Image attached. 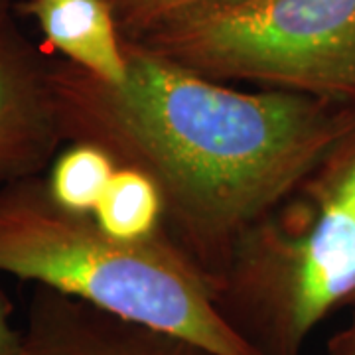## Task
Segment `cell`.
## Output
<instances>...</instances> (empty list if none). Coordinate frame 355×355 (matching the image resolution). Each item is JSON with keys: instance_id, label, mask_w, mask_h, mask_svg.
Here are the masks:
<instances>
[{"instance_id": "cell-1", "label": "cell", "mask_w": 355, "mask_h": 355, "mask_svg": "<svg viewBox=\"0 0 355 355\" xmlns=\"http://www.w3.org/2000/svg\"><path fill=\"white\" fill-rule=\"evenodd\" d=\"M128 73L111 85L50 58L65 142H89L153 180L162 231L216 286L243 235L355 128L354 103L237 89L125 38ZM216 294V292H214Z\"/></svg>"}, {"instance_id": "cell-2", "label": "cell", "mask_w": 355, "mask_h": 355, "mask_svg": "<svg viewBox=\"0 0 355 355\" xmlns=\"http://www.w3.org/2000/svg\"><path fill=\"white\" fill-rule=\"evenodd\" d=\"M0 272L198 343L259 355L219 312L209 279L160 229L121 239L51 198L32 176L0 188Z\"/></svg>"}, {"instance_id": "cell-3", "label": "cell", "mask_w": 355, "mask_h": 355, "mask_svg": "<svg viewBox=\"0 0 355 355\" xmlns=\"http://www.w3.org/2000/svg\"><path fill=\"white\" fill-rule=\"evenodd\" d=\"M214 292L259 355H302L324 318L355 304V128L243 235Z\"/></svg>"}, {"instance_id": "cell-4", "label": "cell", "mask_w": 355, "mask_h": 355, "mask_svg": "<svg viewBox=\"0 0 355 355\" xmlns=\"http://www.w3.org/2000/svg\"><path fill=\"white\" fill-rule=\"evenodd\" d=\"M128 40L221 83L355 105V0H231Z\"/></svg>"}, {"instance_id": "cell-5", "label": "cell", "mask_w": 355, "mask_h": 355, "mask_svg": "<svg viewBox=\"0 0 355 355\" xmlns=\"http://www.w3.org/2000/svg\"><path fill=\"white\" fill-rule=\"evenodd\" d=\"M50 55L0 26V188L40 176L64 144L48 79Z\"/></svg>"}, {"instance_id": "cell-6", "label": "cell", "mask_w": 355, "mask_h": 355, "mask_svg": "<svg viewBox=\"0 0 355 355\" xmlns=\"http://www.w3.org/2000/svg\"><path fill=\"white\" fill-rule=\"evenodd\" d=\"M20 355H216L198 343L36 286Z\"/></svg>"}, {"instance_id": "cell-7", "label": "cell", "mask_w": 355, "mask_h": 355, "mask_svg": "<svg viewBox=\"0 0 355 355\" xmlns=\"http://www.w3.org/2000/svg\"><path fill=\"white\" fill-rule=\"evenodd\" d=\"M22 10L65 62L111 85L127 79L125 38L107 0H28Z\"/></svg>"}, {"instance_id": "cell-8", "label": "cell", "mask_w": 355, "mask_h": 355, "mask_svg": "<svg viewBox=\"0 0 355 355\" xmlns=\"http://www.w3.org/2000/svg\"><path fill=\"white\" fill-rule=\"evenodd\" d=\"M93 217L114 237L146 239L162 229L164 205L146 174L135 168H116Z\"/></svg>"}, {"instance_id": "cell-9", "label": "cell", "mask_w": 355, "mask_h": 355, "mask_svg": "<svg viewBox=\"0 0 355 355\" xmlns=\"http://www.w3.org/2000/svg\"><path fill=\"white\" fill-rule=\"evenodd\" d=\"M116 164L109 154L89 142H67L53 158L46 178L51 198L62 207L93 216L113 178Z\"/></svg>"}, {"instance_id": "cell-10", "label": "cell", "mask_w": 355, "mask_h": 355, "mask_svg": "<svg viewBox=\"0 0 355 355\" xmlns=\"http://www.w3.org/2000/svg\"><path fill=\"white\" fill-rule=\"evenodd\" d=\"M123 38H135L166 20L231 0H107Z\"/></svg>"}, {"instance_id": "cell-11", "label": "cell", "mask_w": 355, "mask_h": 355, "mask_svg": "<svg viewBox=\"0 0 355 355\" xmlns=\"http://www.w3.org/2000/svg\"><path fill=\"white\" fill-rule=\"evenodd\" d=\"M10 314L12 306L0 291V355H20L22 349V330L14 328Z\"/></svg>"}, {"instance_id": "cell-12", "label": "cell", "mask_w": 355, "mask_h": 355, "mask_svg": "<svg viewBox=\"0 0 355 355\" xmlns=\"http://www.w3.org/2000/svg\"><path fill=\"white\" fill-rule=\"evenodd\" d=\"M328 355H355V314L343 330L330 338Z\"/></svg>"}, {"instance_id": "cell-13", "label": "cell", "mask_w": 355, "mask_h": 355, "mask_svg": "<svg viewBox=\"0 0 355 355\" xmlns=\"http://www.w3.org/2000/svg\"><path fill=\"white\" fill-rule=\"evenodd\" d=\"M6 0H0V26L6 24Z\"/></svg>"}]
</instances>
